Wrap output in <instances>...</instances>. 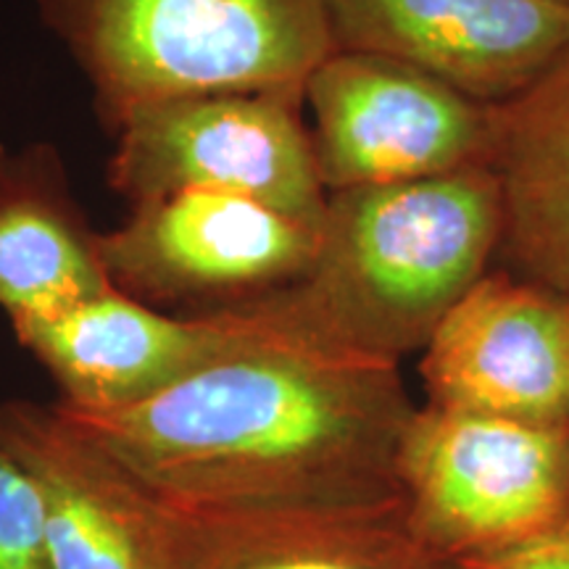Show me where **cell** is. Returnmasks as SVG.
I'll list each match as a JSON object with an SVG mask.
<instances>
[{
	"instance_id": "obj_4",
	"label": "cell",
	"mask_w": 569,
	"mask_h": 569,
	"mask_svg": "<svg viewBox=\"0 0 569 569\" xmlns=\"http://www.w3.org/2000/svg\"><path fill=\"white\" fill-rule=\"evenodd\" d=\"M411 536L451 565L493 557L569 517V425L425 403L398 451Z\"/></svg>"
},
{
	"instance_id": "obj_1",
	"label": "cell",
	"mask_w": 569,
	"mask_h": 569,
	"mask_svg": "<svg viewBox=\"0 0 569 569\" xmlns=\"http://www.w3.org/2000/svg\"><path fill=\"white\" fill-rule=\"evenodd\" d=\"M240 317L243 343L148 401L117 411L53 403L169 507L401 501L398 451L417 411L401 367L317 351Z\"/></svg>"
},
{
	"instance_id": "obj_7",
	"label": "cell",
	"mask_w": 569,
	"mask_h": 569,
	"mask_svg": "<svg viewBox=\"0 0 569 569\" xmlns=\"http://www.w3.org/2000/svg\"><path fill=\"white\" fill-rule=\"evenodd\" d=\"M317 240L319 227L251 198L180 190L132 206L127 222L101 232V259L124 296L201 315L293 282Z\"/></svg>"
},
{
	"instance_id": "obj_10",
	"label": "cell",
	"mask_w": 569,
	"mask_h": 569,
	"mask_svg": "<svg viewBox=\"0 0 569 569\" xmlns=\"http://www.w3.org/2000/svg\"><path fill=\"white\" fill-rule=\"evenodd\" d=\"M336 51L409 63L472 101L501 106L569 46L549 0H325Z\"/></svg>"
},
{
	"instance_id": "obj_3",
	"label": "cell",
	"mask_w": 569,
	"mask_h": 569,
	"mask_svg": "<svg viewBox=\"0 0 569 569\" xmlns=\"http://www.w3.org/2000/svg\"><path fill=\"white\" fill-rule=\"evenodd\" d=\"M84 71L101 122L198 92L303 98L336 51L325 0H38Z\"/></svg>"
},
{
	"instance_id": "obj_14",
	"label": "cell",
	"mask_w": 569,
	"mask_h": 569,
	"mask_svg": "<svg viewBox=\"0 0 569 569\" xmlns=\"http://www.w3.org/2000/svg\"><path fill=\"white\" fill-rule=\"evenodd\" d=\"M101 232L71 193L51 142L0 146V309L42 315L111 290Z\"/></svg>"
},
{
	"instance_id": "obj_12",
	"label": "cell",
	"mask_w": 569,
	"mask_h": 569,
	"mask_svg": "<svg viewBox=\"0 0 569 569\" xmlns=\"http://www.w3.org/2000/svg\"><path fill=\"white\" fill-rule=\"evenodd\" d=\"M172 569H459L411 536L401 501L330 509L163 503Z\"/></svg>"
},
{
	"instance_id": "obj_17",
	"label": "cell",
	"mask_w": 569,
	"mask_h": 569,
	"mask_svg": "<svg viewBox=\"0 0 569 569\" xmlns=\"http://www.w3.org/2000/svg\"><path fill=\"white\" fill-rule=\"evenodd\" d=\"M549 3H557L561 9H569V0H549Z\"/></svg>"
},
{
	"instance_id": "obj_16",
	"label": "cell",
	"mask_w": 569,
	"mask_h": 569,
	"mask_svg": "<svg viewBox=\"0 0 569 569\" xmlns=\"http://www.w3.org/2000/svg\"><path fill=\"white\" fill-rule=\"evenodd\" d=\"M459 569H569V517L549 532L493 553V557L457 565Z\"/></svg>"
},
{
	"instance_id": "obj_9",
	"label": "cell",
	"mask_w": 569,
	"mask_h": 569,
	"mask_svg": "<svg viewBox=\"0 0 569 569\" xmlns=\"http://www.w3.org/2000/svg\"><path fill=\"white\" fill-rule=\"evenodd\" d=\"M13 336L59 388L71 411H117L174 388L248 336L232 309L169 315L122 290L9 319Z\"/></svg>"
},
{
	"instance_id": "obj_13",
	"label": "cell",
	"mask_w": 569,
	"mask_h": 569,
	"mask_svg": "<svg viewBox=\"0 0 569 569\" xmlns=\"http://www.w3.org/2000/svg\"><path fill=\"white\" fill-rule=\"evenodd\" d=\"M490 172L509 274L569 296V46L530 88L493 106Z\"/></svg>"
},
{
	"instance_id": "obj_11",
	"label": "cell",
	"mask_w": 569,
	"mask_h": 569,
	"mask_svg": "<svg viewBox=\"0 0 569 569\" xmlns=\"http://www.w3.org/2000/svg\"><path fill=\"white\" fill-rule=\"evenodd\" d=\"M0 448L38 488L56 569H172L163 503L56 403L0 401Z\"/></svg>"
},
{
	"instance_id": "obj_6",
	"label": "cell",
	"mask_w": 569,
	"mask_h": 569,
	"mask_svg": "<svg viewBox=\"0 0 569 569\" xmlns=\"http://www.w3.org/2000/svg\"><path fill=\"white\" fill-rule=\"evenodd\" d=\"M303 101L327 193L490 169L493 106L409 63L332 51L311 71Z\"/></svg>"
},
{
	"instance_id": "obj_2",
	"label": "cell",
	"mask_w": 569,
	"mask_h": 569,
	"mask_svg": "<svg viewBox=\"0 0 569 569\" xmlns=\"http://www.w3.org/2000/svg\"><path fill=\"white\" fill-rule=\"evenodd\" d=\"M501 196L488 167L327 196L301 277L230 303L293 343L401 367L488 274Z\"/></svg>"
},
{
	"instance_id": "obj_15",
	"label": "cell",
	"mask_w": 569,
	"mask_h": 569,
	"mask_svg": "<svg viewBox=\"0 0 569 569\" xmlns=\"http://www.w3.org/2000/svg\"><path fill=\"white\" fill-rule=\"evenodd\" d=\"M0 569H56L38 488L0 448Z\"/></svg>"
},
{
	"instance_id": "obj_5",
	"label": "cell",
	"mask_w": 569,
	"mask_h": 569,
	"mask_svg": "<svg viewBox=\"0 0 569 569\" xmlns=\"http://www.w3.org/2000/svg\"><path fill=\"white\" fill-rule=\"evenodd\" d=\"M301 106L280 92H198L142 106L117 127L109 184L132 206L211 190L319 227L330 193Z\"/></svg>"
},
{
	"instance_id": "obj_8",
	"label": "cell",
	"mask_w": 569,
	"mask_h": 569,
	"mask_svg": "<svg viewBox=\"0 0 569 569\" xmlns=\"http://www.w3.org/2000/svg\"><path fill=\"white\" fill-rule=\"evenodd\" d=\"M419 372L430 407L569 425V296L488 272L427 340Z\"/></svg>"
}]
</instances>
